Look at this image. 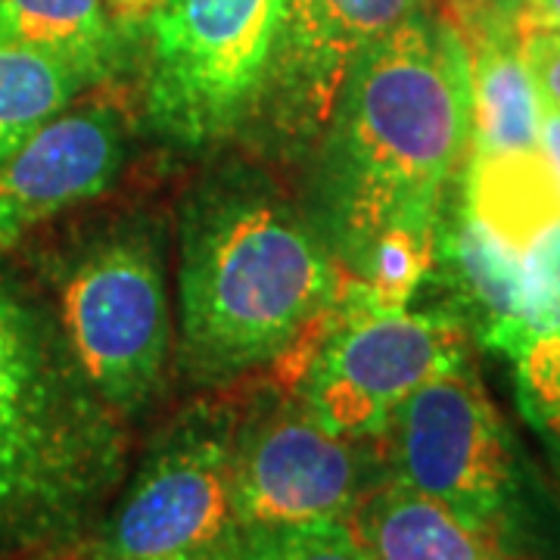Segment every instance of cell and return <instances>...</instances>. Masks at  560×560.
<instances>
[{
  "label": "cell",
  "mask_w": 560,
  "mask_h": 560,
  "mask_svg": "<svg viewBox=\"0 0 560 560\" xmlns=\"http://www.w3.org/2000/svg\"><path fill=\"white\" fill-rule=\"evenodd\" d=\"M50 560H84V558H79V555H72V551H69V555H62V558H50Z\"/></svg>",
  "instance_id": "24"
},
{
  "label": "cell",
  "mask_w": 560,
  "mask_h": 560,
  "mask_svg": "<svg viewBox=\"0 0 560 560\" xmlns=\"http://www.w3.org/2000/svg\"><path fill=\"white\" fill-rule=\"evenodd\" d=\"M517 22L523 28H558L560 32V0H521Z\"/></svg>",
  "instance_id": "21"
},
{
  "label": "cell",
  "mask_w": 560,
  "mask_h": 560,
  "mask_svg": "<svg viewBox=\"0 0 560 560\" xmlns=\"http://www.w3.org/2000/svg\"><path fill=\"white\" fill-rule=\"evenodd\" d=\"M224 560H368L346 523L246 529Z\"/></svg>",
  "instance_id": "17"
},
{
  "label": "cell",
  "mask_w": 560,
  "mask_h": 560,
  "mask_svg": "<svg viewBox=\"0 0 560 560\" xmlns=\"http://www.w3.org/2000/svg\"><path fill=\"white\" fill-rule=\"evenodd\" d=\"M287 0H156L147 20V119L175 147L249 128Z\"/></svg>",
  "instance_id": "4"
},
{
  "label": "cell",
  "mask_w": 560,
  "mask_h": 560,
  "mask_svg": "<svg viewBox=\"0 0 560 560\" xmlns=\"http://www.w3.org/2000/svg\"><path fill=\"white\" fill-rule=\"evenodd\" d=\"M521 44L526 66L539 84V91L560 109V32L558 28H523L521 25Z\"/></svg>",
  "instance_id": "19"
},
{
  "label": "cell",
  "mask_w": 560,
  "mask_h": 560,
  "mask_svg": "<svg viewBox=\"0 0 560 560\" xmlns=\"http://www.w3.org/2000/svg\"><path fill=\"white\" fill-rule=\"evenodd\" d=\"M427 0H287L275 57L246 131L283 153L315 147L359 54Z\"/></svg>",
  "instance_id": "10"
},
{
  "label": "cell",
  "mask_w": 560,
  "mask_h": 560,
  "mask_svg": "<svg viewBox=\"0 0 560 560\" xmlns=\"http://www.w3.org/2000/svg\"><path fill=\"white\" fill-rule=\"evenodd\" d=\"M452 7H521V0H448Z\"/></svg>",
  "instance_id": "23"
},
{
  "label": "cell",
  "mask_w": 560,
  "mask_h": 560,
  "mask_svg": "<svg viewBox=\"0 0 560 560\" xmlns=\"http://www.w3.org/2000/svg\"><path fill=\"white\" fill-rule=\"evenodd\" d=\"M539 143L560 184V109L539 91Z\"/></svg>",
  "instance_id": "20"
},
{
  "label": "cell",
  "mask_w": 560,
  "mask_h": 560,
  "mask_svg": "<svg viewBox=\"0 0 560 560\" xmlns=\"http://www.w3.org/2000/svg\"><path fill=\"white\" fill-rule=\"evenodd\" d=\"M381 445L389 477L523 555L526 477L470 361L430 377L401 401Z\"/></svg>",
  "instance_id": "6"
},
{
  "label": "cell",
  "mask_w": 560,
  "mask_h": 560,
  "mask_svg": "<svg viewBox=\"0 0 560 560\" xmlns=\"http://www.w3.org/2000/svg\"><path fill=\"white\" fill-rule=\"evenodd\" d=\"M88 84L69 66L0 44V162L16 156L79 101Z\"/></svg>",
  "instance_id": "16"
},
{
  "label": "cell",
  "mask_w": 560,
  "mask_h": 560,
  "mask_svg": "<svg viewBox=\"0 0 560 560\" xmlns=\"http://www.w3.org/2000/svg\"><path fill=\"white\" fill-rule=\"evenodd\" d=\"M467 359V327L452 312H371L346 293L320 324L296 396L334 433L381 442L418 386Z\"/></svg>",
  "instance_id": "8"
},
{
  "label": "cell",
  "mask_w": 560,
  "mask_h": 560,
  "mask_svg": "<svg viewBox=\"0 0 560 560\" xmlns=\"http://www.w3.org/2000/svg\"><path fill=\"white\" fill-rule=\"evenodd\" d=\"M346 271L315 219L253 172L202 184L180 219L178 368L221 386L293 355L337 308Z\"/></svg>",
  "instance_id": "2"
},
{
  "label": "cell",
  "mask_w": 560,
  "mask_h": 560,
  "mask_svg": "<svg viewBox=\"0 0 560 560\" xmlns=\"http://www.w3.org/2000/svg\"><path fill=\"white\" fill-rule=\"evenodd\" d=\"M125 423L60 315L0 280V560L62 558L97 529L128 467Z\"/></svg>",
  "instance_id": "3"
},
{
  "label": "cell",
  "mask_w": 560,
  "mask_h": 560,
  "mask_svg": "<svg viewBox=\"0 0 560 560\" xmlns=\"http://www.w3.org/2000/svg\"><path fill=\"white\" fill-rule=\"evenodd\" d=\"M436 261L464 308V327H474L482 346L508 355L521 327L523 253L467 206L460 178L436 224Z\"/></svg>",
  "instance_id": "13"
},
{
  "label": "cell",
  "mask_w": 560,
  "mask_h": 560,
  "mask_svg": "<svg viewBox=\"0 0 560 560\" xmlns=\"http://www.w3.org/2000/svg\"><path fill=\"white\" fill-rule=\"evenodd\" d=\"M237 408L202 401L147 448L135 480L72 555L84 560H224L243 539L234 489Z\"/></svg>",
  "instance_id": "5"
},
{
  "label": "cell",
  "mask_w": 560,
  "mask_h": 560,
  "mask_svg": "<svg viewBox=\"0 0 560 560\" xmlns=\"http://www.w3.org/2000/svg\"><path fill=\"white\" fill-rule=\"evenodd\" d=\"M119 20L109 0H0V44L62 62L91 88L119 72Z\"/></svg>",
  "instance_id": "15"
},
{
  "label": "cell",
  "mask_w": 560,
  "mask_h": 560,
  "mask_svg": "<svg viewBox=\"0 0 560 560\" xmlns=\"http://www.w3.org/2000/svg\"><path fill=\"white\" fill-rule=\"evenodd\" d=\"M470 54L474 143L470 160L539 153V84L523 57L517 7H455Z\"/></svg>",
  "instance_id": "12"
},
{
  "label": "cell",
  "mask_w": 560,
  "mask_h": 560,
  "mask_svg": "<svg viewBox=\"0 0 560 560\" xmlns=\"http://www.w3.org/2000/svg\"><path fill=\"white\" fill-rule=\"evenodd\" d=\"M231 464L246 529L346 523L389 474L381 442L327 430L296 393L237 408Z\"/></svg>",
  "instance_id": "9"
},
{
  "label": "cell",
  "mask_w": 560,
  "mask_h": 560,
  "mask_svg": "<svg viewBox=\"0 0 560 560\" xmlns=\"http://www.w3.org/2000/svg\"><path fill=\"white\" fill-rule=\"evenodd\" d=\"M545 334H560V219L523 249V312L508 359L523 342Z\"/></svg>",
  "instance_id": "18"
},
{
  "label": "cell",
  "mask_w": 560,
  "mask_h": 560,
  "mask_svg": "<svg viewBox=\"0 0 560 560\" xmlns=\"http://www.w3.org/2000/svg\"><path fill=\"white\" fill-rule=\"evenodd\" d=\"M116 10H119L121 16H135V13H140V10H150L156 0H109Z\"/></svg>",
  "instance_id": "22"
},
{
  "label": "cell",
  "mask_w": 560,
  "mask_h": 560,
  "mask_svg": "<svg viewBox=\"0 0 560 560\" xmlns=\"http://www.w3.org/2000/svg\"><path fill=\"white\" fill-rule=\"evenodd\" d=\"M121 162L125 128L113 109H66L16 156L0 162V249L62 209L101 197Z\"/></svg>",
  "instance_id": "11"
},
{
  "label": "cell",
  "mask_w": 560,
  "mask_h": 560,
  "mask_svg": "<svg viewBox=\"0 0 560 560\" xmlns=\"http://www.w3.org/2000/svg\"><path fill=\"white\" fill-rule=\"evenodd\" d=\"M60 324L94 389L121 418L160 396L172 355L165 256L150 228L91 243L60 280Z\"/></svg>",
  "instance_id": "7"
},
{
  "label": "cell",
  "mask_w": 560,
  "mask_h": 560,
  "mask_svg": "<svg viewBox=\"0 0 560 560\" xmlns=\"http://www.w3.org/2000/svg\"><path fill=\"white\" fill-rule=\"evenodd\" d=\"M470 143L467 40L423 7L361 50L315 143V224L346 278L389 234L436 241Z\"/></svg>",
  "instance_id": "1"
},
{
  "label": "cell",
  "mask_w": 560,
  "mask_h": 560,
  "mask_svg": "<svg viewBox=\"0 0 560 560\" xmlns=\"http://www.w3.org/2000/svg\"><path fill=\"white\" fill-rule=\"evenodd\" d=\"M346 526L368 560H523L508 541L389 474L359 501Z\"/></svg>",
  "instance_id": "14"
}]
</instances>
